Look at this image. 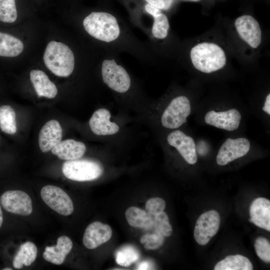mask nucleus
Returning a JSON list of instances; mask_svg holds the SVG:
<instances>
[{"label":"nucleus","mask_w":270,"mask_h":270,"mask_svg":"<svg viewBox=\"0 0 270 270\" xmlns=\"http://www.w3.org/2000/svg\"><path fill=\"white\" fill-rule=\"evenodd\" d=\"M82 26L102 50L127 52L148 64L153 60V52L146 42L137 38L124 20L106 8L90 12L83 18Z\"/></svg>","instance_id":"1"},{"label":"nucleus","mask_w":270,"mask_h":270,"mask_svg":"<svg viewBox=\"0 0 270 270\" xmlns=\"http://www.w3.org/2000/svg\"><path fill=\"white\" fill-rule=\"evenodd\" d=\"M132 22L146 34L152 50L156 49L160 41L169 36L170 25L162 10L136 0H123Z\"/></svg>","instance_id":"2"},{"label":"nucleus","mask_w":270,"mask_h":270,"mask_svg":"<svg viewBox=\"0 0 270 270\" xmlns=\"http://www.w3.org/2000/svg\"><path fill=\"white\" fill-rule=\"evenodd\" d=\"M119 54L112 50L102 51L99 68L104 84L114 93L126 95L132 92L134 83L120 60Z\"/></svg>","instance_id":"3"},{"label":"nucleus","mask_w":270,"mask_h":270,"mask_svg":"<svg viewBox=\"0 0 270 270\" xmlns=\"http://www.w3.org/2000/svg\"><path fill=\"white\" fill-rule=\"evenodd\" d=\"M43 58L47 68L58 76H68L75 68L74 52L68 46L60 42H49Z\"/></svg>","instance_id":"4"},{"label":"nucleus","mask_w":270,"mask_h":270,"mask_svg":"<svg viewBox=\"0 0 270 270\" xmlns=\"http://www.w3.org/2000/svg\"><path fill=\"white\" fill-rule=\"evenodd\" d=\"M190 57L194 68L204 73L222 68L226 60L224 50L218 44L210 42L194 46L190 50Z\"/></svg>","instance_id":"5"},{"label":"nucleus","mask_w":270,"mask_h":270,"mask_svg":"<svg viewBox=\"0 0 270 270\" xmlns=\"http://www.w3.org/2000/svg\"><path fill=\"white\" fill-rule=\"evenodd\" d=\"M62 172L70 180L86 182L99 178L103 173L104 168L96 161L78 159L65 162L62 166Z\"/></svg>","instance_id":"6"},{"label":"nucleus","mask_w":270,"mask_h":270,"mask_svg":"<svg viewBox=\"0 0 270 270\" xmlns=\"http://www.w3.org/2000/svg\"><path fill=\"white\" fill-rule=\"evenodd\" d=\"M191 112L189 100L184 96L174 98L164 111L161 123L164 128L174 129L180 127L186 122Z\"/></svg>","instance_id":"7"},{"label":"nucleus","mask_w":270,"mask_h":270,"mask_svg":"<svg viewBox=\"0 0 270 270\" xmlns=\"http://www.w3.org/2000/svg\"><path fill=\"white\" fill-rule=\"evenodd\" d=\"M40 196L45 204L60 214L67 216L72 213L73 202L70 196L60 188L46 186L42 188Z\"/></svg>","instance_id":"8"},{"label":"nucleus","mask_w":270,"mask_h":270,"mask_svg":"<svg viewBox=\"0 0 270 270\" xmlns=\"http://www.w3.org/2000/svg\"><path fill=\"white\" fill-rule=\"evenodd\" d=\"M220 222V216L215 210L202 214L198 218L194 230V238L201 246L206 245L218 230Z\"/></svg>","instance_id":"9"},{"label":"nucleus","mask_w":270,"mask_h":270,"mask_svg":"<svg viewBox=\"0 0 270 270\" xmlns=\"http://www.w3.org/2000/svg\"><path fill=\"white\" fill-rule=\"evenodd\" d=\"M0 202L7 212L22 216L30 215L32 212L30 196L22 190H8L0 197Z\"/></svg>","instance_id":"10"},{"label":"nucleus","mask_w":270,"mask_h":270,"mask_svg":"<svg viewBox=\"0 0 270 270\" xmlns=\"http://www.w3.org/2000/svg\"><path fill=\"white\" fill-rule=\"evenodd\" d=\"M250 143L246 138H228L220 148L216 158L218 165L224 166L245 156L250 148Z\"/></svg>","instance_id":"11"},{"label":"nucleus","mask_w":270,"mask_h":270,"mask_svg":"<svg viewBox=\"0 0 270 270\" xmlns=\"http://www.w3.org/2000/svg\"><path fill=\"white\" fill-rule=\"evenodd\" d=\"M234 26L240 38L252 48H256L262 42V31L258 21L250 15L238 18Z\"/></svg>","instance_id":"12"},{"label":"nucleus","mask_w":270,"mask_h":270,"mask_svg":"<svg viewBox=\"0 0 270 270\" xmlns=\"http://www.w3.org/2000/svg\"><path fill=\"white\" fill-rule=\"evenodd\" d=\"M167 142L170 146L178 150L188 164H194L196 162V146L192 138L177 130L168 136Z\"/></svg>","instance_id":"13"},{"label":"nucleus","mask_w":270,"mask_h":270,"mask_svg":"<svg viewBox=\"0 0 270 270\" xmlns=\"http://www.w3.org/2000/svg\"><path fill=\"white\" fill-rule=\"evenodd\" d=\"M112 236L111 228L100 222L90 224L86 228L82 242L88 249H94L108 242Z\"/></svg>","instance_id":"14"},{"label":"nucleus","mask_w":270,"mask_h":270,"mask_svg":"<svg viewBox=\"0 0 270 270\" xmlns=\"http://www.w3.org/2000/svg\"><path fill=\"white\" fill-rule=\"evenodd\" d=\"M240 120L241 115L236 109L220 112L211 110L208 112L204 117L206 124L228 131L237 129Z\"/></svg>","instance_id":"15"},{"label":"nucleus","mask_w":270,"mask_h":270,"mask_svg":"<svg viewBox=\"0 0 270 270\" xmlns=\"http://www.w3.org/2000/svg\"><path fill=\"white\" fill-rule=\"evenodd\" d=\"M111 114L106 108L96 110L89 120V125L92 132L98 136H108L116 134L120 126L110 120Z\"/></svg>","instance_id":"16"},{"label":"nucleus","mask_w":270,"mask_h":270,"mask_svg":"<svg viewBox=\"0 0 270 270\" xmlns=\"http://www.w3.org/2000/svg\"><path fill=\"white\" fill-rule=\"evenodd\" d=\"M62 130L59 122L51 120L46 122L40 130L38 144L41 151L47 152L52 150L60 141Z\"/></svg>","instance_id":"17"},{"label":"nucleus","mask_w":270,"mask_h":270,"mask_svg":"<svg viewBox=\"0 0 270 270\" xmlns=\"http://www.w3.org/2000/svg\"><path fill=\"white\" fill-rule=\"evenodd\" d=\"M250 221L257 226L270 231V201L264 198H256L250 208Z\"/></svg>","instance_id":"18"},{"label":"nucleus","mask_w":270,"mask_h":270,"mask_svg":"<svg viewBox=\"0 0 270 270\" xmlns=\"http://www.w3.org/2000/svg\"><path fill=\"white\" fill-rule=\"evenodd\" d=\"M51 150L60 159L72 160L81 158L86 151V146L81 142L67 139L60 141Z\"/></svg>","instance_id":"19"},{"label":"nucleus","mask_w":270,"mask_h":270,"mask_svg":"<svg viewBox=\"0 0 270 270\" xmlns=\"http://www.w3.org/2000/svg\"><path fill=\"white\" fill-rule=\"evenodd\" d=\"M72 240L66 236H60L56 246H48L43 253L44 258L47 262L56 265L62 264L72 248Z\"/></svg>","instance_id":"20"},{"label":"nucleus","mask_w":270,"mask_h":270,"mask_svg":"<svg viewBox=\"0 0 270 270\" xmlns=\"http://www.w3.org/2000/svg\"><path fill=\"white\" fill-rule=\"evenodd\" d=\"M30 79L38 96L52 98L56 96L58 89L56 85L42 70H31Z\"/></svg>","instance_id":"21"},{"label":"nucleus","mask_w":270,"mask_h":270,"mask_svg":"<svg viewBox=\"0 0 270 270\" xmlns=\"http://www.w3.org/2000/svg\"><path fill=\"white\" fill-rule=\"evenodd\" d=\"M154 216L136 206L129 207L125 212L126 220L130 226L147 230H152Z\"/></svg>","instance_id":"22"},{"label":"nucleus","mask_w":270,"mask_h":270,"mask_svg":"<svg viewBox=\"0 0 270 270\" xmlns=\"http://www.w3.org/2000/svg\"><path fill=\"white\" fill-rule=\"evenodd\" d=\"M38 250L35 244L28 241L21 244L12 261L14 267L20 269L23 266H29L36 258Z\"/></svg>","instance_id":"23"},{"label":"nucleus","mask_w":270,"mask_h":270,"mask_svg":"<svg viewBox=\"0 0 270 270\" xmlns=\"http://www.w3.org/2000/svg\"><path fill=\"white\" fill-rule=\"evenodd\" d=\"M253 266L250 260L240 255H230L218 262L214 270H252Z\"/></svg>","instance_id":"24"},{"label":"nucleus","mask_w":270,"mask_h":270,"mask_svg":"<svg viewBox=\"0 0 270 270\" xmlns=\"http://www.w3.org/2000/svg\"><path fill=\"white\" fill-rule=\"evenodd\" d=\"M24 44L18 38L0 32V56L15 57L23 50Z\"/></svg>","instance_id":"25"},{"label":"nucleus","mask_w":270,"mask_h":270,"mask_svg":"<svg viewBox=\"0 0 270 270\" xmlns=\"http://www.w3.org/2000/svg\"><path fill=\"white\" fill-rule=\"evenodd\" d=\"M0 128L9 134H14L16 132V113L10 106H0Z\"/></svg>","instance_id":"26"},{"label":"nucleus","mask_w":270,"mask_h":270,"mask_svg":"<svg viewBox=\"0 0 270 270\" xmlns=\"http://www.w3.org/2000/svg\"><path fill=\"white\" fill-rule=\"evenodd\" d=\"M138 252L132 246H124L116 254V262L124 266H128L139 258Z\"/></svg>","instance_id":"27"},{"label":"nucleus","mask_w":270,"mask_h":270,"mask_svg":"<svg viewBox=\"0 0 270 270\" xmlns=\"http://www.w3.org/2000/svg\"><path fill=\"white\" fill-rule=\"evenodd\" d=\"M18 14L15 0H0V20L12 23L16 21Z\"/></svg>","instance_id":"28"},{"label":"nucleus","mask_w":270,"mask_h":270,"mask_svg":"<svg viewBox=\"0 0 270 270\" xmlns=\"http://www.w3.org/2000/svg\"><path fill=\"white\" fill-rule=\"evenodd\" d=\"M152 230L160 233L164 237L172 235V226L170 224L168 215L164 211L154 215Z\"/></svg>","instance_id":"29"},{"label":"nucleus","mask_w":270,"mask_h":270,"mask_svg":"<svg viewBox=\"0 0 270 270\" xmlns=\"http://www.w3.org/2000/svg\"><path fill=\"white\" fill-rule=\"evenodd\" d=\"M164 241V236L159 232H153L142 236L140 242L144 244V248L148 250H154L162 246Z\"/></svg>","instance_id":"30"},{"label":"nucleus","mask_w":270,"mask_h":270,"mask_svg":"<svg viewBox=\"0 0 270 270\" xmlns=\"http://www.w3.org/2000/svg\"><path fill=\"white\" fill-rule=\"evenodd\" d=\"M254 246L259 258L266 263L270 262V244L265 238L258 236L255 240Z\"/></svg>","instance_id":"31"},{"label":"nucleus","mask_w":270,"mask_h":270,"mask_svg":"<svg viewBox=\"0 0 270 270\" xmlns=\"http://www.w3.org/2000/svg\"><path fill=\"white\" fill-rule=\"evenodd\" d=\"M165 208L166 202L160 198H150L146 204V211L154 216L164 211Z\"/></svg>","instance_id":"32"},{"label":"nucleus","mask_w":270,"mask_h":270,"mask_svg":"<svg viewBox=\"0 0 270 270\" xmlns=\"http://www.w3.org/2000/svg\"><path fill=\"white\" fill-rule=\"evenodd\" d=\"M152 6L162 11H168L172 8L175 0H136Z\"/></svg>","instance_id":"33"},{"label":"nucleus","mask_w":270,"mask_h":270,"mask_svg":"<svg viewBox=\"0 0 270 270\" xmlns=\"http://www.w3.org/2000/svg\"><path fill=\"white\" fill-rule=\"evenodd\" d=\"M262 110L268 114H270V94H268L266 98L264 105L262 108Z\"/></svg>","instance_id":"34"},{"label":"nucleus","mask_w":270,"mask_h":270,"mask_svg":"<svg viewBox=\"0 0 270 270\" xmlns=\"http://www.w3.org/2000/svg\"><path fill=\"white\" fill-rule=\"evenodd\" d=\"M152 266L150 262H142L138 266V270H150Z\"/></svg>","instance_id":"35"},{"label":"nucleus","mask_w":270,"mask_h":270,"mask_svg":"<svg viewBox=\"0 0 270 270\" xmlns=\"http://www.w3.org/2000/svg\"><path fill=\"white\" fill-rule=\"evenodd\" d=\"M2 222H3V215H2V208L0 205V228L2 226Z\"/></svg>","instance_id":"36"},{"label":"nucleus","mask_w":270,"mask_h":270,"mask_svg":"<svg viewBox=\"0 0 270 270\" xmlns=\"http://www.w3.org/2000/svg\"><path fill=\"white\" fill-rule=\"evenodd\" d=\"M3 270H12V269L9 268H6L2 269Z\"/></svg>","instance_id":"37"},{"label":"nucleus","mask_w":270,"mask_h":270,"mask_svg":"<svg viewBox=\"0 0 270 270\" xmlns=\"http://www.w3.org/2000/svg\"><path fill=\"white\" fill-rule=\"evenodd\" d=\"M190 0V1H192V2H198L200 0Z\"/></svg>","instance_id":"38"}]
</instances>
